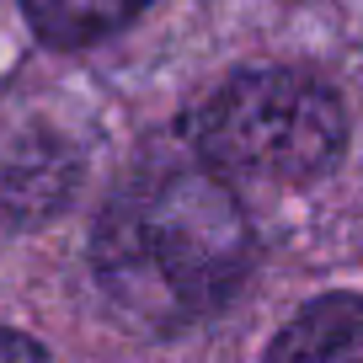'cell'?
Here are the masks:
<instances>
[{
  "mask_svg": "<svg viewBox=\"0 0 363 363\" xmlns=\"http://www.w3.org/2000/svg\"><path fill=\"white\" fill-rule=\"evenodd\" d=\"M91 272L123 320L160 337L208 320L251 272V225L208 166H145L91 230Z\"/></svg>",
  "mask_w": 363,
  "mask_h": 363,
  "instance_id": "6da1fadb",
  "label": "cell"
},
{
  "mask_svg": "<svg viewBox=\"0 0 363 363\" xmlns=\"http://www.w3.org/2000/svg\"><path fill=\"white\" fill-rule=\"evenodd\" d=\"M187 145L219 177L299 187L342 160L347 107L305 69H240L193 107Z\"/></svg>",
  "mask_w": 363,
  "mask_h": 363,
  "instance_id": "7a4b0ae2",
  "label": "cell"
},
{
  "mask_svg": "<svg viewBox=\"0 0 363 363\" xmlns=\"http://www.w3.org/2000/svg\"><path fill=\"white\" fill-rule=\"evenodd\" d=\"M86 160L54 128H22L0 139V230H38L80 193Z\"/></svg>",
  "mask_w": 363,
  "mask_h": 363,
  "instance_id": "3957f363",
  "label": "cell"
},
{
  "mask_svg": "<svg viewBox=\"0 0 363 363\" xmlns=\"http://www.w3.org/2000/svg\"><path fill=\"white\" fill-rule=\"evenodd\" d=\"M262 363H363V294H320L278 326Z\"/></svg>",
  "mask_w": 363,
  "mask_h": 363,
  "instance_id": "277c9868",
  "label": "cell"
},
{
  "mask_svg": "<svg viewBox=\"0 0 363 363\" xmlns=\"http://www.w3.org/2000/svg\"><path fill=\"white\" fill-rule=\"evenodd\" d=\"M150 0H22V16L48 48H91L123 33Z\"/></svg>",
  "mask_w": 363,
  "mask_h": 363,
  "instance_id": "5b68a950",
  "label": "cell"
},
{
  "mask_svg": "<svg viewBox=\"0 0 363 363\" xmlns=\"http://www.w3.org/2000/svg\"><path fill=\"white\" fill-rule=\"evenodd\" d=\"M0 363H48V352H43V342H33L27 331L0 326Z\"/></svg>",
  "mask_w": 363,
  "mask_h": 363,
  "instance_id": "8992f818",
  "label": "cell"
}]
</instances>
